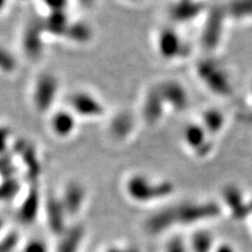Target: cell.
<instances>
[{
	"mask_svg": "<svg viewBox=\"0 0 252 252\" xmlns=\"http://www.w3.org/2000/svg\"><path fill=\"white\" fill-rule=\"evenodd\" d=\"M203 127L206 128L208 133L215 134L223 128L224 125V116L217 110H207L202 116Z\"/></svg>",
	"mask_w": 252,
	"mask_h": 252,
	"instance_id": "24",
	"label": "cell"
},
{
	"mask_svg": "<svg viewBox=\"0 0 252 252\" xmlns=\"http://www.w3.org/2000/svg\"><path fill=\"white\" fill-rule=\"evenodd\" d=\"M106 252H139L138 250H135L133 248H128V249H119V248H112L108 250Z\"/></svg>",
	"mask_w": 252,
	"mask_h": 252,
	"instance_id": "35",
	"label": "cell"
},
{
	"mask_svg": "<svg viewBox=\"0 0 252 252\" xmlns=\"http://www.w3.org/2000/svg\"><path fill=\"white\" fill-rule=\"evenodd\" d=\"M46 35L43 30L42 19H32L30 23H27L23 33L21 45L25 55L31 60H39L43 53L45 47V40L43 36Z\"/></svg>",
	"mask_w": 252,
	"mask_h": 252,
	"instance_id": "7",
	"label": "cell"
},
{
	"mask_svg": "<svg viewBox=\"0 0 252 252\" xmlns=\"http://www.w3.org/2000/svg\"><path fill=\"white\" fill-rule=\"evenodd\" d=\"M123 1L130 2V4H137V2H141L143 0H123Z\"/></svg>",
	"mask_w": 252,
	"mask_h": 252,
	"instance_id": "39",
	"label": "cell"
},
{
	"mask_svg": "<svg viewBox=\"0 0 252 252\" xmlns=\"http://www.w3.org/2000/svg\"><path fill=\"white\" fill-rule=\"evenodd\" d=\"M135 127L134 117L127 111L116 113L109 122V134L113 140L124 141L131 137Z\"/></svg>",
	"mask_w": 252,
	"mask_h": 252,
	"instance_id": "17",
	"label": "cell"
},
{
	"mask_svg": "<svg viewBox=\"0 0 252 252\" xmlns=\"http://www.w3.org/2000/svg\"><path fill=\"white\" fill-rule=\"evenodd\" d=\"M225 19L226 15L222 6L210 9L202 32V43L204 48L209 50L216 48L222 36Z\"/></svg>",
	"mask_w": 252,
	"mask_h": 252,
	"instance_id": "9",
	"label": "cell"
},
{
	"mask_svg": "<svg viewBox=\"0 0 252 252\" xmlns=\"http://www.w3.org/2000/svg\"><path fill=\"white\" fill-rule=\"evenodd\" d=\"M124 189L128 198L145 204L168 197L174 191V185L171 181L154 180L150 176L137 173L126 179Z\"/></svg>",
	"mask_w": 252,
	"mask_h": 252,
	"instance_id": "2",
	"label": "cell"
},
{
	"mask_svg": "<svg viewBox=\"0 0 252 252\" xmlns=\"http://www.w3.org/2000/svg\"><path fill=\"white\" fill-rule=\"evenodd\" d=\"M21 252H49L48 245L45 241L39 238H34L28 241Z\"/></svg>",
	"mask_w": 252,
	"mask_h": 252,
	"instance_id": "32",
	"label": "cell"
},
{
	"mask_svg": "<svg viewBox=\"0 0 252 252\" xmlns=\"http://www.w3.org/2000/svg\"><path fill=\"white\" fill-rule=\"evenodd\" d=\"M5 226H6V220H5L4 217L0 215V235H1L2 231H4Z\"/></svg>",
	"mask_w": 252,
	"mask_h": 252,
	"instance_id": "38",
	"label": "cell"
},
{
	"mask_svg": "<svg viewBox=\"0 0 252 252\" xmlns=\"http://www.w3.org/2000/svg\"><path fill=\"white\" fill-rule=\"evenodd\" d=\"M86 186L78 181H69L65 184L60 195V200L64 207L68 216H75L83 209L87 201Z\"/></svg>",
	"mask_w": 252,
	"mask_h": 252,
	"instance_id": "10",
	"label": "cell"
},
{
	"mask_svg": "<svg viewBox=\"0 0 252 252\" xmlns=\"http://www.w3.org/2000/svg\"><path fill=\"white\" fill-rule=\"evenodd\" d=\"M43 209H45L46 220L50 231L54 235L62 236L68 229L67 219L69 216L60 197L53 194L49 195L43 201Z\"/></svg>",
	"mask_w": 252,
	"mask_h": 252,
	"instance_id": "8",
	"label": "cell"
},
{
	"mask_svg": "<svg viewBox=\"0 0 252 252\" xmlns=\"http://www.w3.org/2000/svg\"><path fill=\"white\" fill-rule=\"evenodd\" d=\"M69 110L76 117L86 119L100 118L105 115V105L89 91L77 90L72 93L68 98Z\"/></svg>",
	"mask_w": 252,
	"mask_h": 252,
	"instance_id": "5",
	"label": "cell"
},
{
	"mask_svg": "<svg viewBox=\"0 0 252 252\" xmlns=\"http://www.w3.org/2000/svg\"><path fill=\"white\" fill-rule=\"evenodd\" d=\"M226 19L235 20H250L252 19V0H229L224 6Z\"/></svg>",
	"mask_w": 252,
	"mask_h": 252,
	"instance_id": "22",
	"label": "cell"
},
{
	"mask_svg": "<svg viewBox=\"0 0 252 252\" xmlns=\"http://www.w3.org/2000/svg\"><path fill=\"white\" fill-rule=\"evenodd\" d=\"M84 236H86V229L83 226L80 224L70 226L61 236L56 252H80Z\"/></svg>",
	"mask_w": 252,
	"mask_h": 252,
	"instance_id": "20",
	"label": "cell"
},
{
	"mask_svg": "<svg viewBox=\"0 0 252 252\" xmlns=\"http://www.w3.org/2000/svg\"><path fill=\"white\" fill-rule=\"evenodd\" d=\"M70 19L68 17L67 11L64 12H49L45 18H42L43 30L47 35L54 37H64Z\"/></svg>",
	"mask_w": 252,
	"mask_h": 252,
	"instance_id": "19",
	"label": "cell"
},
{
	"mask_svg": "<svg viewBox=\"0 0 252 252\" xmlns=\"http://www.w3.org/2000/svg\"><path fill=\"white\" fill-rule=\"evenodd\" d=\"M12 150L21 157V161H23L27 176H30L31 180L34 181L36 178H39L41 163L35 147L27 140L21 139L12 144Z\"/></svg>",
	"mask_w": 252,
	"mask_h": 252,
	"instance_id": "14",
	"label": "cell"
},
{
	"mask_svg": "<svg viewBox=\"0 0 252 252\" xmlns=\"http://www.w3.org/2000/svg\"><path fill=\"white\" fill-rule=\"evenodd\" d=\"M157 87L166 106L175 111H184L188 108V93L181 83L176 81H165Z\"/></svg>",
	"mask_w": 252,
	"mask_h": 252,
	"instance_id": "12",
	"label": "cell"
},
{
	"mask_svg": "<svg viewBox=\"0 0 252 252\" xmlns=\"http://www.w3.org/2000/svg\"><path fill=\"white\" fill-rule=\"evenodd\" d=\"M18 1H21V2H27V1H31V0H18Z\"/></svg>",
	"mask_w": 252,
	"mask_h": 252,
	"instance_id": "40",
	"label": "cell"
},
{
	"mask_svg": "<svg viewBox=\"0 0 252 252\" xmlns=\"http://www.w3.org/2000/svg\"><path fill=\"white\" fill-rule=\"evenodd\" d=\"M19 241H20V237L15 231L7 232L1 236L0 237V252H13L18 247Z\"/></svg>",
	"mask_w": 252,
	"mask_h": 252,
	"instance_id": "28",
	"label": "cell"
},
{
	"mask_svg": "<svg viewBox=\"0 0 252 252\" xmlns=\"http://www.w3.org/2000/svg\"><path fill=\"white\" fill-rule=\"evenodd\" d=\"M165 252H186V247L181 237H174L166 245Z\"/></svg>",
	"mask_w": 252,
	"mask_h": 252,
	"instance_id": "33",
	"label": "cell"
},
{
	"mask_svg": "<svg viewBox=\"0 0 252 252\" xmlns=\"http://www.w3.org/2000/svg\"><path fill=\"white\" fill-rule=\"evenodd\" d=\"M204 11V5L197 0H176L168 8V15L175 23H188Z\"/></svg>",
	"mask_w": 252,
	"mask_h": 252,
	"instance_id": "16",
	"label": "cell"
},
{
	"mask_svg": "<svg viewBox=\"0 0 252 252\" xmlns=\"http://www.w3.org/2000/svg\"><path fill=\"white\" fill-rule=\"evenodd\" d=\"M47 12H64L67 11L70 0H41Z\"/></svg>",
	"mask_w": 252,
	"mask_h": 252,
	"instance_id": "31",
	"label": "cell"
},
{
	"mask_svg": "<svg viewBox=\"0 0 252 252\" xmlns=\"http://www.w3.org/2000/svg\"><path fill=\"white\" fill-rule=\"evenodd\" d=\"M49 127L53 134L60 139H65L71 137L76 131L77 117L69 109H60L50 117Z\"/></svg>",
	"mask_w": 252,
	"mask_h": 252,
	"instance_id": "15",
	"label": "cell"
},
{
	"mask_svg": "<svg viewBox=\"0 0 252 252\" xmlns=\"http://www.w3.org/2000/svg\"><path fill=\"white\" fill-rule=\"evenodd\" d=\"M165 103L160 94L158 87H152L145 94L143 106H141V116L147 125H156L161 121L165 112Z\"/></svg>",
	"mask_w": 252,
	"mask_h": 252,
	"instance_id": "13",
	"label": "cell"
},
{
	"mask_svg": "<svg viewBox=\"0 0 252 252\" xmlns=\"http://www.w3.org/2000/svg\"><path fill=\"white\" fill-rule=\"evenodd\" d=\"M17 69V60L12 53L0 47V71L11 74Z\"/></svg>",
	"mask_w": 252,
	"mask_h": 252,
	"instance_id": "27",
	"label": "cell"
},
{
	"mask_svg": "<svg viewBox=\"0 0 252 252\" xmlns=\"http://www.w3.org/2000/svg\"><path fill=\"white\" fill-rule=\"evenodd\" d=\"M9 0H0V14L5 11L6 7H7Z\"/></svg>",
	"mask_w": 252,
	"mask_h": 252,
	"instance_id": "37",
	"label": "cell"
},
{
	"mask_svg": "<svg viewBox=\"0 0 252 252\" xmlns=\"http://www.w3.org/2000/svg\"><path fill=\"white\" fill-rule=\"evenodd\" d=\"M157 49L159 55L167 61L178 60L187 54V47L180 34L171 27H163L157 35Z\"/></svg>",
	"mask_w": 252,
	"mask_h": 252,
	"instance_id": "6",
	"label": "cell"
},
{
	"mask_svg": "<svg viewBox=\"0 0 252 252\" xmlns=\"http://www.w3.org/2000/svg\"><path fill=\"white\" fill-rule=\"evenodd\" d=\"M196 71L200 80L210 91L219 96L226 97L232 94V86L225 69L214 60H202L198 62Z\"/></svg>",
	"mask_w": 252,
	"mask_h": 252,
	"instance_id": "4",
	"label": "cell"
},
{
	"mask_svg": "<svg viewBox=\"0 0 252 252\" xmlns=\"http://www.w3.org/2000/svg\"><path fill=\"white\" fill-rule=\"evenodd\" d=\"M216 252H235L234 249H232L228 244H223L216 249Z\"/></svg>",
	"mask_w": 252,
	"mask_h": 252,
	"instance_id": "36",
	"label": "cell"
},
{
	"mask_svg": "<svg viewBox=\"0 0 252 252\" xmlns=\"http://www.w3.org/2000/svg\"><path fill=\"white\" fill-rule=\"evenodd\" d=\"M207 134L208 132L202 125L189 124L184 131V140L198 157L207 156L210 151V146L207 143Z\"/></svg>",
	"mask_w": 252,
	"mask_h": 252,
	"instance_id": "18",
	"label": "cell"
},
{
	"mask_svg": "<svg viewBox=\"0 0 252 252\" xmlns=\"http://www.w3.org/2000/svg\"><path fill=\"white\" fill-rule=\"evenodd\" d=\"M20 191V182L15 176L0 182V201H12Z\"/></svg>",
	"mask_w": 252,
	"mask_h": 252,
	"instance_id": "26",
	"label": "cell"
},
{
	"mask_svg": "<svg viewBox=\"0 0 252 252\" xmlns=\"http://www.w3.org/2000/svg\"><path fill=\"white\" fill-rule=\"evenodd\" d=\"M60 91V81L53 72H41L35 78L32 91V102L41 115L49 112L54 106Z\"/></svg>",
	"mask_w": 252,
	"mask_h": 252,
	"instance_id": "3",
	"label": "cell"
},
{
	"mask_svg": "<svg viewBox=\"0 0 252 252\" xmlns=\"http://www.w3.org/2000/svg\"><path fill=\"white\" fill-rule=\"evenodd\" d=\"M213 248V236L210 232L200 230L191 237V250L193 252H210Z\"/></svg>",
	"mask_w": 252,
	"mask_h": 252,
	"instance_id": "25",
	"label": "cell"
},
{
	"mask_svg": "<svg viewBox=\"0 0 252 252\" xmlns=\"http://www.w3.org/2000/svg\"><path fill=\"white\" fill-rule=\"evenodd\" d=\"M12 168H14L12 158H8V153L1 154L0 156V175L2 176V179L13 178L14 172Z\"/></svg>",
	"mask_w": 252,
	"mask_h": 252,
	"instance_id": "30",
	"label": "cell"
},
{
	"mask_svg": "<svg viewBox=\"0 0 252 252\" xmlns=\"http://www.w3.org/2000/svg\"><path fill=\"white\" fill-rule=\"evenodd\" d=\"M224 198H225L226 204H228L229 209L231 210L232 216H234L235 219L241 220L248 216L249 214L248 206L247 204H244L243 201H242L241 191H239L237 188L236 187L225 188Z\"/></svg>",
	"mask_w": 252,
	"mask_h": 252,
	"instance_id": "23",
	"label": "cell"
},
{
	"mask_svg": "<svg viewBox=\"0 0 252 252\" xmlns=\"http://www.w3.org/2000/svg\"><path fill=\"white\" fill-rule=\"evenodd\" d=\"M78 5H81L83 8H93L97 0H76Z\"/></svg>",
	"mask_w": 252,
	"mask_h": 252,
	"instance_id": "34",
	"label": "cell"
},
{
	"mask_svg": "<svg viewBox=\"0 0 252 252\" xmlns=\"http://www.w3.org/2000/svg\"><path fill=\"white\" fill-rule=\"evenodd\" d=\"M94 37V30L90 25L83 21H71L67 32H65L64 39L77 45H86L89 43Z\"/></svg>",
	"mask_w": 252,
	"mask_h": 252,
	"instance_id": "21",
	"label": "cell"
},
{
	"mask_svg": "<svg viewBox=\"0 0 252 252\" xmlns=\"http://www.w3.org/2000/svg\"><path fill=\"white\" fill-rule=\"evenodd\" d=\"M12 149V130L6 125H0V156L8 153Z\"/></svg>",
	"mask_w": 252,
	"mask_h": 252,
	"instance_id": "29",
	"label": "cell"
},
{
	"mask_svg": "<svg viewBox=\"0 0 252 252\" xmlns=\"http://www.w3.org/2000/svg\"><path fill=\"white\" fill-rule=\"evenodd\" d=\"M220 213L219 206L212 202L179 203L163 208L150 216L145 222V230L150 235H158L174 226L190 225L202 220L215 219Z\"/></svg>",
	"mask_w": 252,
	"mask_h": 252,
	"instance_id": "1",
	"label": "cell"
},
{
	"mask_svg": "<svg viewBox=\"0 0 252 252\" xmlns=\"http://www.w3.org/2000/svg\"><path fill=\"white\" fill-rule=\"evenodd\" d=\"M43 201L39 188L33 185L21 200L17 210V219L23 225H31L35 222L41 212Z\"/></svg>",
	"mask_w": 252,
	"mask_h": 252,
	"instance_id": "11",
	"label": "cell"
},
{
	"mask_svg": "<svg viewBox=\"0 0 252 252\" xmlns=\"http://www.w3.org/2000/svg\"><path fill=\"white\" fill-rule=\"evenodd\" d=\"M251 91H252V87H251Z\"/></svg>",
	"mask_w": 252,
	"mask_h": 252,
	"instance_id": "41",
	"label": "cell"
}]
</instances>
